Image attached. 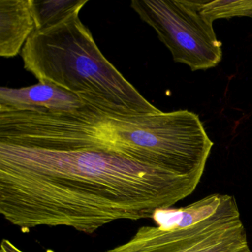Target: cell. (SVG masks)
Wrapping results in <instances>:
<instances>
[{
    "label": "cell",
    "mask_w": 252,
    "mask_h": 252,
    "mask_svg": "<svg viewBox=\"0 0 252 252\" xmlns=\"http://www.w3.org/2000/svg\"><path fill=\"white\" fill-rule=\"evenodd\" d=\"M200 180L111 152L0 143V212L24 233L64 226L91 234L114 221L152 218Z\"/></svg>",
    "instance_id": "cell-1"
},
{
    "label": "cell",
    "mask_w": 252,
    "mask_h": 252,
    "mask_svg": "<svg viewBox=\"0 0 252 252\" xmlns=\"http://www.w3.org/2000/svg\"><path fill=\"white\" fill-rule=\"evenodd\" d=\"M80 11L32 33L22 50L25 69L39 82L70 91L107 116L132 117L161 112L104 57L81 21Z\"/></svg>",
    "instance_id": "cell-2"
},
{
    "label": "cell",
    "mask_w": 252,
    "mask_h": 252,
    "mask_svg": "<svg viewBox=\"0 0 252 252\" xmlns=\"http://www.w3.org/2000/svg\"><path fill=\"white\" fill-rule=\"evenodd\" d=\"M82 129L87 150L117 153L188 176H203L213 147L198 116L187 110L114 117L88 107Z\"/></svg>",
    "instance_id": "cell-3"
},
{
    "label": "cell",
    "mask_w": 252,
    "mask_h": 252,
    "mask_svg": "<svg viewBox=\"0 0 252 252\" xmlns=\"http://www.w3.org/2000/svg\"><path fill=\"white\" fill-rule=\"evenodd\" d=\"M130 6L156 31L175 63L197 71L216 67L222 60V43L213 23L194 0H132Z\"/></svg>",
    "instance_id": "cell-4"
},
{
    "label": "cell",
    "mask_w": 252,
    "mask_h": 252,
    "mask_svg": "<svg viewBox=\"0 0 252 252\" xmlns=\"http://www.w3.org/2000/svg\"><path fill=\"white\" fill-rule=\"evenodd\" d=\"M248 246L234 196L212 216L187 228L141 227L125 243L105 252H236Z\"/></svg>",
    "instance_id": "cell-5"
},
{
    "label": "cell",
    "mask_w": 252,
    "mask_h": 252,
    "mask_svg": "<svg viewBox=\"0 0 252 252\" xmlns=\"http://www.w3.org/2000/svg\"><path fill=\"white\" fill-rule=\"evenodd\" d=\"M86 106L77 95L50 82H39L26 88H0V111H70Z\"/></svg>",
    "instance_id": "cell-6"
},
{
    "label": "cell",
    "mask_w": 252,
    "mask_h": 252,
    "mask_svg": "<svg viewBox=\"0 0 252 252\" xmlns=\"http://www.w3.org/2000/svg\"><path fill=\"white\" fill-rule=\"evenodd\" d=\"M34 32L29 0H0L1 57L18 55Z\"/></svg>",
    "instance_id": "cell-7"
},
{
    "label": "cell",
    "mask_w": 252,
    "mask_h": 252,
    "mask_svg": "<svg viewBox=\"0 0 252 252\" xmlns=\"http://www.w3.org/2000/svg\"><path fill=\"white\" fill-rule=\"evenodd\" d=\"M230 196L215 193L184 207L158 209L152 219L158 226L166 229L187 228L210 218L226 203Z\"/></svg>",
    "instance_id": "cell-8"
},
{
    "label": "cell",
    "mask_w": 252,
    "mask_h": 252,
    "mask_svg": "<svg viewBox=\"0 0 252 252\" xmlns=\"http://www.w3.org/2000/svg\"><path fill=\"white\" fill-rule=\"evenodd\" d=\"M88 0H29L35 31L52 27L69 14L82 10Z\"/></svg>",
    "instance_id": "cell-9"
},
{
    "label": "cell",
    "mask_w": 252,
    "mask_h": 252,
    "mask_svg": "<svg viewBox=\"0 0 252 252\" xmlns=\"http://www.w3.org/2000/svg\"><path fill=\"white\" fill-rule=\"evenodd\" d=\"M202 15L211 23L219 19L252 17V0H194Z\"/></svg>",
    "instance_id": "cell-10"
},
{
    "label": "cell",
    "mask_w": 252,
    "mask_h": 252,
    "mask_svg": "<svg viewBox=\"0 0 252 252\" xmlns=\"http://www.w3.org/2000/svg\"><path fill=\"white\" fill-rule=\"evenodd\" d=\"M1 252H24L15 246L12 242L4 239L1 243Z\"/></svg>",
    "instance_id": "cell-11"
},
{
    "label": "cell",
    "mask_w": 252,
    "mask_h": 252,
    "mask_svg": "<svg viewBox=\"0 0 252 252\" xmlns=\"http://www.w3.org/2000/svg\"><path fill=\"white\" fill-rule=\"evenodd\" d=\"M236 252H252V251L250 250V249L249 248V246H246V247L243 248V249H240V250L237 251Z\"/></svg>",
    "instance_id": "cell-12"
}]
</instances>
